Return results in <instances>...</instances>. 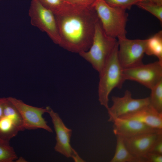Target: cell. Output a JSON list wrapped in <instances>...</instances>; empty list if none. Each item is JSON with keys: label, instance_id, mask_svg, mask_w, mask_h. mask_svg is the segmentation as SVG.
<instances>
[{"label": "cell", "instance_id": "cell-1", "mask_svg": "<svg viewBox=\"0 0 162 162\" xmlns=\"http://www.w3.org/2000/svg\"><path fill=\"white\" fill-rule=\"evenodd\" d=\"M55 16L60 37L58 45L78 54L87 51L98 20L93 7L82 6L70 14Z\"/></svg>", "mask_w": 162, "mask_h": 162}, {"label": "cell", "instance_id": "cell-2", "mask_svg": "<svg viewBox=\"0 0 162 162\" xmlns=\"http://www.w3.org/2000/svg\"><path fill=\"white\" fill-rule=\"evenodd\" d=\"M118 43L111 54L101 70L99 73L98 88V100L106 109L109 107V96L115 88H122L126 81L124 69L118 59Z\"/></svg>", "mask_w": 162, "mask_h": 162}, {"label": "cell", "instance_id": "cell-3", "mask_svg": "<svg viewBox=\"0 0 162 162\" xmlns=\"http://www.w3.org/2000/svg\"><path fill=\"white\" fill-rule=\"evenodd\" d=\"M92 7L107 35L116 39L126 37L128 17L126 10L112 7L104 0H96Z\"/></svg>", "mask_w": 162, "mask_h": 162}, {"label": "cell", "instance_id": "cell-4", "mask_svg": "<svg viewBox=\"0 0 162 162\" xmlns=\"http://www.w3.org/2000/svg\"><path fill=\"white\" fill-rule=\"evenodd\" d=\"M117 43L116 38L110 37L105 33L98 19L96 24L90 47L87 51L79 54L99 73Z\"/></svg>", "mask_w": 162, "mask_h": 162}, {"label": "cell", "instance_id": "cell-5", "mask_svg": "<svg viewBox=\"0 0 162 162\" xmlns=\"http://www.w3.org/2000/svg\"><path fill=\"white\" fill-rule=\"evenodd\" d=\"M28 15L31 24L45 32L55 44L59 45L60 37L55 15L38 0H32Z\"/></svg>", "mask_w": 162, "mask_h": 162}, {"label": "cell", "instance_id": "cell-6", "mask_svg": "<svg viewBox=\"0 0 162 162\" xmlns=\"http://www.w3.org/2000/svg\"><path fill=\"white\" fill-rule=\"evenodd\" d=\"M119 61L124 69L137 66L143 63L147 39H130L126 37L117 38Z\"/></svg>", "mask_w": 162, "mask_h": 162}, {"label": "cell", "instance_id": "cell-7", "mask_svg": "<svg viewBox=\"0 0 162 162\" xmlns=\"http://www.w3.org/2000/svg\"><path fill=\"white\" fill-rule=\"evenodd\" d=\"M125 80L137 82L151 89L162 80V62L159 61L124 69Z\"/></svg>", "mask_w": 162, "mask_h": 162}, {"label": "cell", "instance_id": "cell-8", "mask_svg": "<svg viewBox=\"0 0 162 162\" xmlns=\"http://www.w3.org/2000/svg\"><path fill=\"white\" fill-rule=\"evenodd\" d=\"M47 113L51 118L56 133L55 150L66 158H72L75 162H84L70 145L72 130L66 126L58 114L49 106Z\"/></svg>", "mask_w": 162, "mask_h": 162}, {"label": "cell", "instance_id": "cell-9", "mask_svg": "<svg viewBox=\"0 0 162 162\" xmlns=\"http://www.w3.org/2000/svg\"><path fill=\"white\" fill-rule=\"evenodd\" d=\"M8 98L19 111L25 130L42 129L49 132H53L43 117L45 113L47 112L48 106L46 108L36 107L27 104L22 100L14 98L9 97Z\"/></svg>", "mask_w": 162, "mask_h": 162}, {"label": "cell", "instance_id": "cell-10", "mask_svg": "<svg viewBox=\"0 0 162 162\" xmlns=\"http://www.w3.org/2000/svg\"><path fill=\"white\" fill-rule=\"evenodd\" d=\"M112 104L107 109L108 121L112 122L116 118L132 113L150 105L149 97L140 99L133 98L131 92L126 90L123 96H112Z\"/></svg>", "mask_w": 162, "mask_h": 162}, {"label": "cell", "instance_id": "cell-11", "mask_svg": "<svg viewBox=\"0 0 162 162\" xmlns=\"http://www.w3.org/2000/svg\"><path fill=\"white\" fill-rule=\"evenodd\" d=\"M113 131L116 136L130 137L142 134L157 132L162 130L152 128L140 122L132 119L117 118L112 122Z\"/></svg>", "mask_w": 162, "mask_h": 162}, {"label": "cell", "instance_id": "cell-12", "mask_svg": "<svg viewBox=\"0 0 162 162\" xmlns=\"http://www.w3.org/2000/svg\"><path fill=\"white\" fill-rule=\"evenodd\" d=\"M158 132L142 134L130 137H123L124 144L129 152L134 156L144 158L157 138Z\"/></svg>", "mask_w": 162, "mask_h": 162}, {"label": "cell", "instance_id": "cell-13", "mask_svg": "<svg viewBox=\"0 0 162 162\" xmlns=\"http://www.w3.org/2000/svg\"><path fill=\"white\" fill-rule=\"evenodd\" d=\"M119 118L135 120L152 128L162 130V113L158 112L150 105Z\"/></svg>", "mask_w": 162, "mask_h": 162}, {"label": "cell", "instance_id": "cell-14", "mask_svg": "<svg viewBox=\"0 0 162 162\" xmlns=\"http://www.w3.org/2000/svg\"><path fill=\"white\" fill-rule=\"evenodd\" d=\"M55 15L70 14L82 6L71 3L68 0H38Z\"/></svg>", "mask_w": 162, "mask_h": 162}, {"label": "cell", "instance_id": "cell-15", "mask_svg": "<svg viewBox=\"0 0 162 162\" xmlns=\"http://www.w3.org/2000/svg\"><path fill=\"white\" fill-rule=\"evenodd\" d=\"M116 136L115 153L110 162H146L144 158L137 157L129 152L124 144L123 137Z\"/></svg>", "mask_w": 162, "mask_h": 162}, {"label": "cell", "instance_id": "cell-16", "mask_svg": "<svg viewBox=\"0 0 162 162\" xmlns=\"http://www.w3.org/2000/svg\"><path fill=\"white\" fill-rule=\"evenodd\" d=\"M3 116L10 119L20 131L25 130L21 115L17 108L9 100L4 98L3 104Z\"/></svg>", "mask_w": 162, "mask_h": 162}, {"label": "cell", "instance_id": "cell-17", "mask_svg": "<svg viewBox=\"0 0 162 162\" xmlns=\"http://www.w3.org/2000/svg\"><path fill=\"white\" fill-rule=\"evenodd\" d=\"M145 54L154 56L162 62V31L160 30L147 39Z\"/></svg>", "mask_w": 162, "mask_h": 162}, {"label": "cell", "instance_id": "cell-18", "mask_svg": "<svg viewBox=\"0 0 162 162\" xmlns=\"http://www.w3.org/2000/svg\"><path fill=\"white\" fill-rule=\"evenodd\" d=\"M20 131L17 127L8 118L3 116L0 119V138L10 141Z\"/></svg>", "mask_w": 162, "mask_h": 162}, {"label": "cell", "instance_id": "cell-19", "mask_svg": "<svg viewBox=\"0 0 162 162\" xmlns=\"http://www.w3.org/2000/svg\"><path fill=\"white\" fill-rule=\"evenodd\" d=\"M17 158L9 141L0 138V162H13Z\"/></svg>", "mask_w": 162, "mask_h": 162}, {"label": "cell", "instance_id": "cell-20", "mask_svg": "<svg viewBox=\"0 0 162 162\" xmlns=\"http://www.w3.org/2000/svg\"><path fill=\"white\" fill-rule=\"evenodd\" d=\"M151 90L150 105L158 112L162 113V80Z\"/></svg>", "mask_w": 162, "mask_h": 162}, {"label": "cell", "instance_id": "cell-21", "mask_svg": "<svg viewBox=\"0 0 162 162\" xmlns=\"http://www.w3.org/2000/svg\"><path fill=\"white\" fill-rule=\"evenodd\" d=\"M139 8L149 12L162 23V5L152 2L140 1L136 4Z\"/></svg>", "mask_w": 162, "mask_h": 162}, {"label": "cell", "instance_id": "cell-22", "mask_svg": "<svg viewBox=\"0 0 162 162\" xmlns=\"http://www.w3.org/2000/svg\"><path fill=\"white\" fill-rule=\"evenodd\" d=\"M109 5L125 10L130 9L140 0H104Z\"/></svg>", "mask_w": 162, "mask_h": 162}, {"label": "cell", "instance_id": "cell-23", "mask_svg": "<svg viewBox=\"0 0 162 162\" xmlns=\"http://www.w3.org/2000/svg\"><path fill=\"white\" fill-rule=\"evenodd\" d=\"M148 152L162 154V131L159 133L157 138Z\"/></svg>", "mask_w": 162, "mask_h": 162}, {"label": "cell", "instance_id": "cell-24", "mask_svg": "<svg viewBox=\"0 0 162 162\" xmlns=\"http://www.w3.org/2000/svg\"><path fill=\"white\" fill-rule=\"evenodd\" d=\"M144 158L146 162H162V154L148 152Z\"/></svg>", "mask_w": 162, "mask_h": 162}, {"label": "cell", "instance_id": "cell-25", "mask_svg": "<svg viewBox=\"0 0 162 162\" xmlns=\"http://www.w3.org/2000/svg\"><path fill=\"white\" fill-rule=\"evenodd\" d=\"M74 4L85 7H91L96 0H68Z\"/></svg>", "mask_w": 162, "mask_h": 162}, {"label": "cell", "instance_id": "cell-26", "mask_svg": "<svg viewBox=\"0 0 162 162\" xmlns=\"http://www.w3.org/2000/svg\"><path fill=\"white\" fill-rule=\"evenodd\" d=\"M4 98H0V119L3 116V104Z\"/></svg>", "mask_w": 162, "mask_h": 162}, {"label": "cell", "instance_id": "cell-27", "mask_svg": "<svg viewBox=\"0 0 162 162\" xmlns=\"http://www.w3.org/2000/svg\"><path fill=\"white\" fill-rule=\"evenodd\" d=\"M16 162H27V161L22 157H20L15 160Z\"/></svg>", "mask_w": 162, "mask_h": 162}, {"label": "cell", "instance_id": "cell-28", "mask_svg": "<svg viewBox=\"0 0 162 162\" xmlns=\"http://www.w3.org/2000/svg\"><path fill=\"white\" fill-rule=\"evenodd\" d=\"M152 2L157 4L162 5V0H152Z\"/></svg>", "mask_w": 162, "mask_h": 162}, {"label": "cell", "instance_id": "cell-29", "mask_svg": "<svg viewBox=\"0 0 162 162\" xmlns=\"http://www.w3.org/2000/svg\"><path fill=\"white\" fill-rule=\"evenodd\" d=\"M141 1H144V2H152V0H140Z\"/></svg>", "mask_w": 162, "mask_h": 162}, {"label": "cell", "instance_id": "cell-30", "mask_svg": "<svg viewBox=\"0 0 162 162\" xmlns=\"http://www.w3.org/2000/svg\"><path fill=\"white\" fill-rule=\"evenodd\" d=\"M1 0H0V1Z\"/></svg>", "mask_w": 162, "mask_h": 162}]
</instances>
